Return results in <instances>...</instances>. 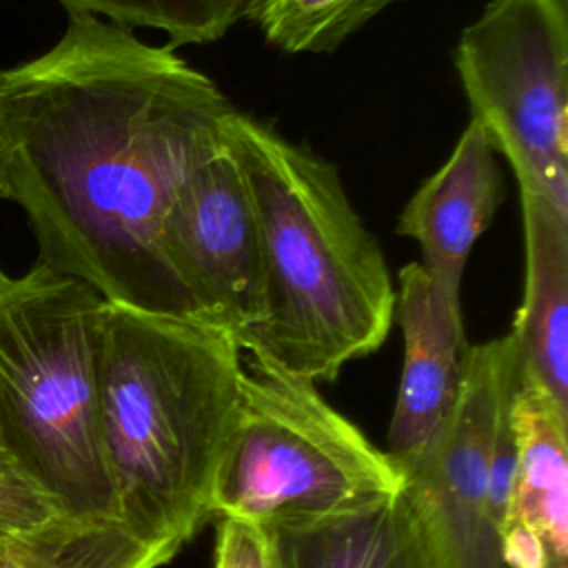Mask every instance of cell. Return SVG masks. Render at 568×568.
Wrapping results in <instances>:
<instances>
[{"mask_svg":"<svg viewBox=\"0 0 568 568\" xmlns=\"http://www.w3.org/2000/svg\"><path fill=\"white\" fill-rule=\"evenodd\" d=\"M231 111L171 44L69 13L51 49L0 69V200L24 213L40 264L109 304L197 322L160 224Z\"/></svg>","mask_w":568,"mask_h":568,"instance_id":"1","label":"cell"},{"mask_svg":"<svg viewBox=\"0 0 568 568\" xmlns=\"http://www.w3.org/2000/svg\"><path fill=\"white\" fill-rule=\"evenodd\" d=\"M222 135L253 197L266 277L264 315L240 348L293 377L333 382L390 331L384 253L328 160L235 109Z\"/></svg>","mask_w":568,"mask_h":568,"instance_id":"2","label":"cell"},{"mask_svg":"<svg viewBox=\"0 0 568 568\" xmlns=\"http://www.w3.org/2000/svg\"><path fill=\"white\" fill-rule=\"evenodd\" d=\"M242 353L222 328L104 302L100 444L118 524L135 539L180 550L213 517Z\"/></svg>","mask_w":568,"mask_h":568,"instance_id":"3","label":"cell"},{"mask_svg":"<svg viewBox=\"0 0 568 568\" xmlns=\"http://www.w3.org/2000/svg\"><path fill=\"white\" fill-rule=\"evenodd\" d=\"M104 302L40 262L0 288V446L73 521H118L98 422Z\"/></svg>","mask_w":568,"mask_h":568,"instance_id":"4","label":"cell"},{"mask_svg":"<svg viewBox=\"0 0 568 568\" xmlns=\"http://www.w3.org/2000/svg\"><path fill=\"white\" fill-rule=\"evenodd\" d=\"M404 488L399 468L313 382L248 357L211 510L260 528L322 519Z\"/></svg>","mask_w":568,"mask_h":568,"instance_id":"5","label":"cell"},{"mask_svg":"<svg viewBox=\"0 0 568 568\" xmlns=\"http://www.w3.org/2000/svg\"><path fill=\"white\" fill-rule=\"evenodd\" d=\"M455 69L519 193L568 213L566 0H490L462 31Z\"/></svg>","mask_w":568,"mask_h":568,"instance_id":"6","label":"cell"},{"mask_svg":"<svg viewBox=\"0 0 568 568\" xmlns=\"http://www.w3.org/2000/svg\"><path fill=\"white\" fill-rule=\"evenodd\" d=\"M517 359L513 335L470 344L459 402L435 442L399 468L404 497L435 568H506L490 513L488 464L499 390Z\"/></svg>","mask_w":568,"mask_h":568,"instance_id":"7","label":"cell"},{"mask_svg":"<svg viewBox=\"0 0 568 568\" xmlns=\"http://www.w3.org/2000/svg\"><path fill=\"white\" fill-rule=\"evenodd\" d=\"M160 253L197 322L231 333L237 344L260 324L262 237L248 184L224 142L173 195L160 224Z\"/></svg>","mask_w":568,"mask_h":568,"instance_id":"8","label":"cell"},{"mask_svg":"<svg viewBox=\"0 0 568 568\" xmlns=\"http://www.w3.org/2000/svg\"><path fill=\"white\" fill-rule=\"evenodd\" d=\"M395 313L404 335V362L384 453L404 468L448 424L466 379L470 344L462 295L439 286L419 262L399 268Z\"/></svg>","mask_w":568,"mask_h":568,"instance_id":"9","label":"cell"},{"mask_svg":"<svg viewBox=\"0 0 568 568\" xmlns=\"http://www.w3.org/2000/svg\"><path fill=\"white\" fill-rule=\"evenodd\" d=\"M513 428L517 453L501 521L506 568H568V413L519 379Z\"/></svg>","mask_w":568,"mask_h":568,"instance_id":"10","label":"cell"},{"mask_svg":"<svg viewBox=\"0 0 568 568\" xmlns=\"http://www.w3.org/2000/svg\"><path fill=\"white\" fill-rule=\"evenodd\" d=\"M504 184L486 131L470 120L450 158L404 206L397 233L422 248V266L446 291L462 295L473 244L493 224Z\"/></svg>","mask_w":568,"mask_h":568,"instance_id":"11","label":"cell"},{"mask_svg":"<svg viewBox=\"0 0 568 568\" xmlns=\"http://www.w3.org/2000/svg\"><path fill=\"white\" fill-rule=\"evenodd\" d=\"M524 297L513 322L521 379L568 413V213L521 193Z\"/></svg>","mask_w":568,"mask_h":568,"instance_id":"12","label":"cell"},{"mask_svg":"<svg viewBox=\"0 0 568 568\" xmlns=\"http://www.w3.org/2000/svg\"><path fill=\"white\" fill-rule=\"evenodd\" d=\"M273 568H435L410 504L393 497L266 528Z\"/></svg>","mask_w":568,"mask_h":568,"instance_id":"13","label":"cell"},{"mask_svg":"<svg viewBox=\"0 0 568 568\" xmlns=\"http://www.w3.org/2000/svg\"><path fill=\"white\" fill-rule=\"evenodd\" d=\"M180 550L135 539L118 521L64 519L4 548L0 568H160Z\"/></svg>","mask_w":568,"mask_h":568,"instance_id":"14","label":"cell"},{"mask_svg":"<svg viewBox=\"0 0 568 568\" xmlns=\"http://www.w3.org/2000/svg\"><path fill=\"white\" fill-rule=\"evenodd\" d=\"M393 2L402 0H246L242 18L286 53H326Z\"/></svg>","mask_w":568,"mask_h":568,"instance_id":"15","label":"cell"},{"mask_svg":"<svg viewBox=\"0 0 568 568\" xmlns=\"http://www.w3.org/2000/svg\"><path fill=\"white\" fill-rule=\"evenodd\" d=\"M67 13H87L122 27L164 31L169 44L220 40L244 11L246 0H58Z\"/></svg>","mask_w":568,"mask_h":568,"instance_id":"16","label":"cell"},{"mask_svg":"<svg viewBox=\"0 0 568 568\" xmlns=\"http://www.w3.org/2000/svg\"><path fill=\"white\" fill-rule=\"evenodd\" d=\"M67 517L0 446V548L38 537Z\"/></svg>","mask_w":568,"mask_h":568,"instance_id":"17","label":"cell"},{"mask_svg":"<svg viewBox=\"0 0 568 568\" xmlns=\"http://www.w3.org/2000/svg\"><path fill=\"white\" fill-rule=\"evenodd\" d=\"M215 568H273L266 530L242 519L220 517Z\"/></svg>","mask_w":568,"mask_h":568,"instance_id":"18","label":"cell"},{"mask_svg":"<svg viewBox=\"0 0 568 568\" xmlns=\"http://www.w3.org/2000/svg\"><path fill=\"white\" fill-rule=\"evenodd\" d=\"M7 277H9V275H4V273H2V268H0V288H2V286H4V282H7Z\"/></svg>","mask_w":568,"mask_h":568,"instance_id":"19","label":"cell"},{"mask_svg":"<svg viewBox=\"0 0 568 568\" xmlns=\"http://www.w3.org/2000/svg\"><path fill=\"white\" fill-rule=\"evenodd\" d=\"M2 559H4V548H0V564H2Z\"/></svg>","mask_w":568,"mask_h":568,"instance_id":"20","label":"cell"}]
</instances>
